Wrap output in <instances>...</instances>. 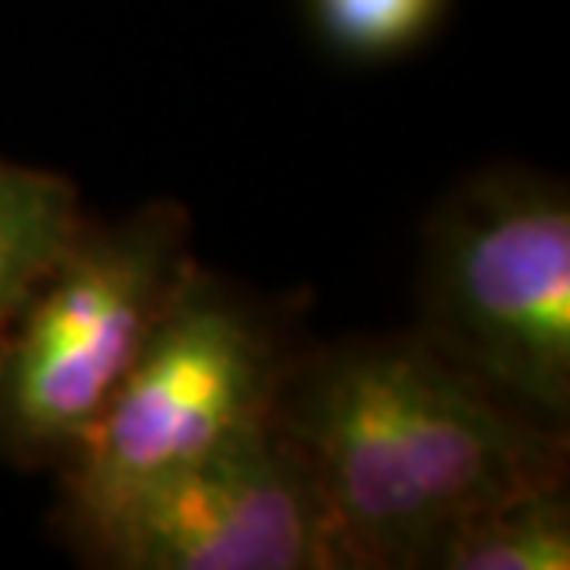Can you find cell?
Returning a JSON list of instances; mask_svg holds the SVG:
<instances>
[{"label":"cell","instance_id":"1","mask_svg":"<svg viewBox=\"0 0 570 570\" xmlns=\"http://www.w3.org/2000/svg\"><path fill=\"white\" fill-rule=\"evenodd\" d=\"M271 423L312 482L334 570H433L478 511L570 485V430L519 412L412 326L307 341Z\"/></svg>","mask_w":570,"mask_h":570},{"label":"cell","instance_id":"2","mask_svg":"<svg viewBox=\"0 0 570 570\" xmlns=\"http://www.w3.org/2000/svg\"><path fill=\"white\" fill-rule=\"evenodd\" d=\"M312 293H267L197 264L105 412L56 471L52 530L75 549L159 478L264 423L307 337Z\"/></svg>","mask_w":570,"mask_h":570},{"label":"cell","instance_id":"3","mask_svg":"<svg viewBox=\"0 0 570 570\" xmlns=\"http://www.w3.org/2000/svg\"><path fill=\"white\" fill-rule=\"evenodd\" d=\"M412 330L519 412L570 430V189L527 164L466 170L419 237Z\"/></svg>","mask_w":570,"mask_h":570},{"label":"cell","instance_id":"4","mask_svg":"<svg viewBox=\"0 0 570 570\" xmlns=\"http://www.w3.org/2000/svg\"><path fill=\"white\" fill-rule=\"evenodd\" d=\"M197 264L178 200L86 215L0 352V466L60 471Z\"/></svg>","mask_w":570,"mask_h":570},{"label":"cell","instance_id":"5","mask_svg":"<svg viewBox=\"0 0 570 570\" xmlns=\"http://www.w3.org/2000/svg\"><path fill=\"white\" fill-rule=\"evenodd\" d=\"M71 552L105 570H334L312 482L271 415L141 489Z\"/></svg>","mask_w":570,"mask_h":570},{"label":"cell","instance_id":"6","mask_svg":"<svg viewBox=\"0 0 570 570\" xmlns=\"http://www.w3.org/2000/svg\"><path fill=\"white\" fill-rule=\"evenodd\" d=\"M82 223L86 208L71 178L0 156V352L22 304Z\"/></svg>","mask_w":570,"mask_h":570},{"label":"cell","instance_id":"7","mask_svg":"<svg viewBox=\"0 0 570 570\" xmlns=\"http://www.w3.org/2000/svg\"><path fill=\"white\" fill-rule=\"evenodd\" d=\"M570 485L504 500L460 522L433 570H567Z\"/></svg>","mask_w":570,"mask_h":570},{"label":"cell","instance_id":"8","mask_svg":"<svg viewBox=\"0 0 570 570\" xmlns=\"http://www.w3.org/2000/svg\"><path fill=\"white\" fill-rule=\"evenodd\" d=\"M452 0H304L307 22L330 56L345 63H393L441 30Z\"/></svg>","mask_w":570,"mask_h":570}]
</instances>
